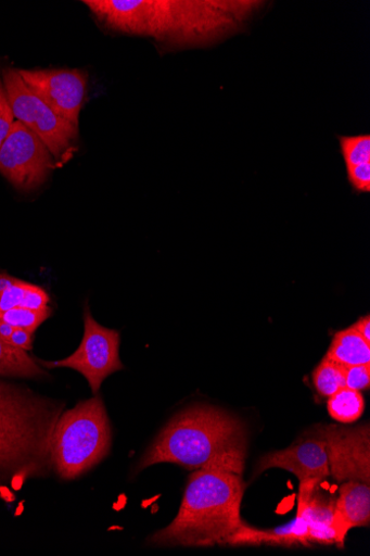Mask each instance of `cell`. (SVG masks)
I'll list each match as a JSON object with an SVG mask.
<instances>
[{
	"instance_id": "cell-1",
	"label": "cell",
	"mask_w": 370,
	"mask_h": 556,
	"mask_svg": "<svg viewBox=\"0 0 370 556\" xmlns=\"http://www.w3.org/2000/svg\"><path fill=\"white\" fill-rule=\"evenodd\" d=\"M110 30L169 49L215 45L243 29L267 3L256 0H84Z\"/></svg>"
},
{
	"instance_id": "cell-2",
	"label": "cell",
	"mask_w": 370,
	"mask_h": 556,
	"mask_svg": "<svg viewBox=\"0 0 370 556\" xmlns=\"http://www.w3.org/2000/svg\"><path fill=\"white\" fill-rule=\"evenodd\" d=\"M244 424L227 412L197 404L177 415L144 452L137 471L158 464L242 476L247 456Z\"/></svg>"
},
{
	"instance_id": "cell-3",
	"label": "cell",
	"mask_w": 370,
	"mask_h": 556,
	"mask_svg": "<svg viewBox=\"0 0 370 556\" xmlns=\"http://www.w3.org/2000/svg\"><path fill=\"white\" fill-rule=\"evenodd\" d=\"M242 476L220 470H195L188 480L175 520L146 540L157 547L228 545L244 526Z\"/></svg>"
},
{
	"instance_id": "cell-4",
	"label": "cell",
	"mask_w": 370,
	"mask_h": 556,
	"mask_svg": "<svg viewBox=\"0 0 370 556\" xmlns=\"http://www.w3.org/2000/svg\"><path fill=\"white\" fill-rule=\"evenodd\" d=\"M107 410L98 394L63 413L51 437V464L56 475L75 480L100 464L112 447Z\"/></svg>"
},
{
	"instance_id": "cell-5",
	"label": "cell",
	"mask_w": 370,
	"mask_h": 556,
	"mask_svg": "<svg viewBox=\"0 0 370 556\" xmlns=\"http://www.w3.org/2000/svg\"><path fill=\"white\" fill-rule=\"evenodd\" d=\"M15 121L37 135L54 159H62L78 137V128L52 112L25 84L18 70L2 74Z\"/></svg>"
},
{
	"instance_id": "cell-6",
	"label": "cell",
	"mask_w": 370,
	"mask_h": 556,
	"mask_svg": "<svg viewBox=\"0 0 370 556\" xmlns=\"http://www.w3.org/2000/svg\"><path fill=\"white\" fill-rule=\"evenodd\" d=\"M85 333L72 356L59 362H39L47 369L68 368L81 374L98 395L102 382L125 367L119 357L120 333L104 328L91 316L87 306L84 313Z\"/></svg>"
},
{
	"instance_id": "cell-7",
	"label": "cell",
	"mask_w": 370,
	"mask_h": 556,
	"mask_svg": "<svg viewBox=\"0 0 370 556\" xmlns=\"http://www.w3.org/2000/svg\"><path fill=\"white\" fill-rule=\"evenodd\" d=\"M52 157L43 141L15 121L0 147V174L21 191L36 190L54 168Z\"/></svg>"
},
{
	"instance_id": "cell-8",
	"label": "cell",
	"mask_w": 370,
	"mask_h": 556,
	"mask_svg": "<svg viewBox=\"0 0 370 556\" xmlns=\"http://www.w3.org/2000/svg\"><path fill=\"white\" fill-rule=\"evenodd\" d=\"M65 403L0 381V428L51 439Z\"/></svg>"
},
{
	"instance_id": "cell-9",
	"label": "cell",
	"mask_w": 370,
	"mask_h": 556,
	"mask_svg": "<svg viewBox=\"0 0 370 556\" xmlns=\"http://www.w3.org/2000/svg\"><path fill=\"white\" fill-rule=\"evenodd\" d=\"M29 89L56 115L79 127L88 74L81 70H18Z\"/></svg>"
},
{
	"instance_id": "cell-10",
	"label": "cell",
	"mask_w": 370,
	"mask_h": 556,
	"mask_svg": "<svg viewBox=\"0 0 370 556\" xmlns=\"http://www.w3.org/2000/svg\"><path fill=\"white\" fill-rule=\"evenodd\" d=\"M324 439L331 476L337 482L370 483L369 425L343 428L335 425L316 430Z\"/></svg>"
},
{
	"instance_id": "cell-11",
	"label": "cell",
	"mask_w": 370,
	"mask_h": 556,
	"mask_svg": "<svg viewBox=\"0 0 370 556\" xmlns=\"http://www.w3.org/2000/svg\"><path fill=\"white\" fill-rule=\"evenodd\" d=\"M51 439L0 428V483L46 476Z\"/></svg>"
},
{
	"instance_id": "cell-12",
	"label": "cell",
	"mask_w": 370,
	"mask_h": 556,
	"mask_svg": "<svg viewBox=\"0 0 370 556\" xmlns=\"http://www.w3.org/2000/svg\"><path fill=\"white\" fill-rule=\"evenodd\" d=\"M270 469H283L301 482H323L330 476L327 445L321 434L299 439L288 448L275 451L259 459L254 479Z\"/></svg>"
},
{
	"instance_id": "cell-13",
	"label": "cell",
	"mask_w": 370,
	"mask_h": 556,
	"mask_svg": "<svg viewBox=\"0 0 370 556\" xmlns=\"http://www.w3.org/2000/svg\"><path fill=\"white\" fill-rule=\"evenodd\" d=\"M322 482L306 481L299 483V514L309 531L311 545H335L334 529L335 501L321 490Z\"/></svg>"
},
{
	"instance_id": "cell-14",
	"label": "cell",
	"mask_w": 370,
	"mask_h": 556,
	"mask_svg": "<svg viewBox=\"0 0 370 556\" xmlns=\"http://www.w3.org/2000/svg\"><path fill=\"white\" fill-rule=\"evenodd\" d=\"M370 525V486L359 481H346L335 501L334 529L336 546H345L348 532Z\"/></svg>"
},
{
	"instance_id": "cell-15",
	"label": "cell",
	"mask_w": 370,
	"mask_h": 556,
	"mask_svg": "<svg viewBox=\"0 0 370 556\" xmlns=\"http://www.w3.org/2000/svg\"><path fill=\"white\" fill-rule=\"evenodd\" d=\"M229 546H312L308 527L297 514L294 521L271 530H258L244 526L229 540Z\"/></svg>"
},
{
	"instance_id": "cell-16",
	"label": "cell",
	"mask_w": 370,
	"mask_h": 556,
	"mask_svg": "<svg viewBox=\"0 0 370 556\" xmlns=\"http://www.w3.org/2000/svg\"><path fill=\"white\" fill-rule=\"evenodd\" d=\"M50 298L40 287L8 274H0V313L14 308L43 311Z\"/></svg>"
},
{
	"instance_id": "cell-17",
	"label": "cell",
	"mask_w": 370,
	"mask_h": 556,
	"mask_svg": "<svg viewBox=\"0 0 370 556\" xmlns=\"http://www.w3.org/2000/svg\"><path fill=\"white\" fill-rule=\"evenodd\" d=\"M326 357L343 366L370 364V343L349 327L334 336Z\"/></svg>"
},
{
	"instance_id": "cell-18",
	"label": "cell",
	"mask_w": 370,
	"mask_h": 556,
	"mask_svg": "<svg viewBox=\"0 0 370 556\" xmlns=\"http://www.w3.org/2000/svg\"><path fill=\"white\" fill-rule=\"evenodd\" d=\"M0 376L40 379L48 377V374L27 351L12 345L0 337Z\"/></svg>"
},
{
	"instance_id": "cell-19",
	"label": "cell",
	"mask_w": 370,
	"mask_h": 556,
	"mask_svg": "<svg viewBox=\"0 0 370 556\" xmlns=\"http://www.w3.org/2000/svg\"><path fill=\"white\" fill-rule=\"evenodd\" d=\"M365 407L361 392L346 387L331 395L328 402L330 416L341 424H353L360 419Z\"/></svg>"
},
{
	"instance_id": "cell-20",
	"label": "cell",
	"mask_w": 370,
	"mask_h": 556,
	"mask_svg": "<svg viewBox=\"0 0 370 556\" xmlns=\"http://www.w3.org/2000/svg\"><path fill=\"white\" fill-rule=\"evenodd\" d=\"M344 369L345 366L324 357L311 375L317 392L330 397L343 389L345 387Z\"/></svg>"
},
{
	"instance_id": "cell-21",
	"label": "cell",
	"mask_w": 370,
	"mask_h": 556,
	"mask_svg": "<svg viewBox=\"0 0 370 556\" xmlns=\"http://www.w3.org/2000/svg\"><path fill=\"white\" fill-rule=\"evenodd\" d=\"M346 167L370 163V136H341L339 138Z\"/></svg>"
},
{
	"instance_id": "cell-22",
	"label": "cell",
	"mask_w": 370,
	"mask_h": 556,
	"mask_svg": "<svg viewBox=\"0 0 370 556\" xmlns=\"http://www.w3.org/2000/svg\"><path fill=\"white\" fill-rule=\"evenodd\" d=\"M51 313L52 311L49 307L43 311L14 308L5 313H0V320L11 325L15 329H24L35 333L51 316Z\"/></svg>"
},
{
	"instance_id": "cell-23",
	"label": "cell",
	"mask_w": 370,
	"mask_h": 556,
	"mask_svg": "<svg viewBox=\"0 0 370 556\" xmlns=\"http://www.w3.org/2000/svg\"><path fill=\"white\" fill-rule=\"evenodd\" d=\"M14 123L15 116L10 105L2 75H0V147L10 135Z\"/></svg>"
},
{
	"instance_id": "cell-24",
	"label": "cell",
	"mask_w": 370,
	"mask_h": 556,
	"mask_svg": "<svg viewBox=\"0 0 370 556\" xmlns=\"http://www.w3.org/2000/svg\"><path fill=\"white\" fill-rule=\"evenodd\" d=\"M345 387L355 391H365L370 387V364L345 366Z\"/></svg>"
},
{
	"instance_id": "cell-25",
	"label": "cell",
	"mask_w": 370,
	"mask_h": 556,
	"mask_svg": "<svg viewBox=\"0 0 370 556\" xmlns=\"http://www.w3.org/2000/svg\"><path fill=\"white\" fill-rule=\"evenodd\" d=\"M347 179L357 192L370 191V163L346 167Z\"/></svg>"
},
{
	"instance_id": "cell-26",
	"label": "cell",
	"mask_w": 370,
	"mask_h": 556,
	"mask_svg": "<svg viewBox=\"0 0 370 556\" xmlns=\"http://www.w3.org/2000/svg\"><path fill=\"white\" fill-rule=\"evenodd\" d=\"M9 342L18 349L29 352L33 349L34 332L15 329Z\"/></svg>"
},
{
	"instance_id": "cell-27",
	"label": "cell",
	"mask_w": 370,
	"mask_h": 556,
	"mask_svg": "<svg viewBox=\"0 0 370 556\" xmlns=\"http://www.w3.org/2000/svg\"><path fill=\"white\" fill-rule=\"evenodd\" d=\"M352 328L362 337L368 343H370V316L367 315L357 320Z\"/></svg>"
},
{
	"instance_id": "cell-28",
	"label": "cell",
	"mask_w": 370,
	"mask_h": 556,
	"mask_svg": "<svg viewBox=\"0 0 370 556\" xmlns=\"http://www.w3.org/2000/svg\"><path fill=\"white\" fill-rule=\"evenodd\" d=\"M14 330L15 328H13L11 325L4 323L3 320H0V337L9 341Z\"/></svg>"
}]
</instances>
